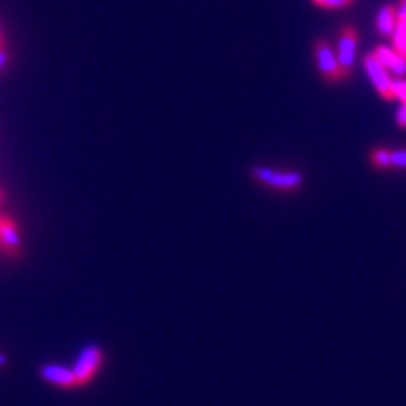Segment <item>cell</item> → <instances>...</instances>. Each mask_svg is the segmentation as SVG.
I'll use <instances>...</instances> for the list:
<instances>
[{
  "mask_svg": "<svg viewBox=\"0 0 406 406\" xmlns=\"http://www.w3.org/2000/svg\"><path fill=\"white\" fill-rule=\"evenodd\" d=\"M359 44V34L355 31L354 25H344L340 34H338V44H337V59L340 65L344 75L349 78L350 71H352L355 63V54H357Z\"/></svg>",
  "mask_w": 406,
  "mask_h": 406,
  "instance_id": "obj_5",
  "label": "cell"
},
{
  "mask_svg": "<svg viewBox=\"0 0 406 406\" xmlns=\"http://www.w3.org/2000/svg\"><path fill=\"white\" fill-rule=\"evenodd\" d=\"M0 48H6V42H4V31H2V24H0Z\"/></svg>",
  "mask_w": 406,
  "mask_h": 406,
  "instance_id": "obj_17",
  "label": "cell"
},
{
  "mask_svg": "<svg viewBox=\"0 0 406 406\" xmlns=\"http://www.w3.org/2000/svg\"><path fill=\"white\" fill-rule=\"evenodd\" d=\"M371 163L379 169L391 168V151L386 147H378L371 152Z\"/></svg>",
  "mask_w": 406,
  "mask_h": 406,
  "instance_id": "obj_10",
  "label": "cell"
},
{
  "mask_svg": "<svg viewBox=\"0 0 406 406\" xmlns=\"http://www.w3.org/2000/svg\"><path fill=\"white\" fill-rule=\"evenodd\" d=\"M104 350L99 345H87L80 350L78 357L73 364L75 378L78 386H87L90 381L95 378L97 372L100 371L102 364H104Z\"/></svg>",
  "mask_w": 406,
  "mask_h": 406,
  "instance_id": "obj_2",
  "label": "cell"
},
{
  "mask_svg": "<svg viewBox=\"0 0 406 406\" xmlns=\"http://www.w3.org/2000/svg\"><path fill=\"white\" fill-rule=\"evenodd\" d=\"M2 215L4 214H0V227H2Z\"/></svg>",
  "mask_w": 406,
  "mask_h": 406,
  "instance_id": "obj_19",
  "label": "cell"
},
{
  "mask_svg": "<svg viewBox=\"0 0 406 406\" xmlns=\"http://www.w3.org/2000/svg\"><path fill=\"white\" fill-rule=\"evenodd\" d=\"M7 355L4 354V352H0V369H2V367H6L7 366Z\"/></svg>",
  "mask_w": 406,
  "mask_h": 406,
  "instance_id": "obj_16",
  "label": "cell"
},
{
  "mask_svg": "<svg viewBox=\"0 0 406 406\" xmlns=\"http://www.w3.org/2000/svg\"><path fill=\"white\" fill-rule=\"evenodd\" d=\"M393 92H395V99H400L401 104H406V80H393Z\"/></svg>",
  "mask_w": 406,
  "mask_h": 406,
  "instance_id": "obj_12",
  "label": "cell"
},
{
  "mask_svg": "<svg viewBox=\"0 0 406 406\" xmlns=\"http://www.w3.org/2000/svg\"><path fill=\"white\" fill-rule=\"evenodd\" d=\"M400 4H406V0H400Z\"/></svg>",
  "mask_w": 406,
  "mask_h": 406,
  "instance_id": "obj_20",
  "label": "cell"
},
{
  "mask_svg": "<svg viewBox=\"0 0 406 406\" xmlns=\"http://www.w3.org/2000/svg\"><path fill=\"white\" fill-rule=\"evenodd\" d=\"M0 249L8 259L19 261L23 256V240H20L19 226L12 217L2 215V227H0Z\"/></svg>",
  "mask_w": 406,
  "mask_h": 406,
  "instance_id": "obj_6",
  "label": "cell"
},
{
  "mask_svg": "<svg viewBox=\"0 0 406 406\" xmlns=\"http://www.w3.org/2000/svg\"><path fill=\"white\" fill-rule=\"evenodd\" d=\"M372 53L376 54V58L379 59L381 65L386 68L388 71H391L393 75L403 76L406 75V58L400 51L386 48V46H376Z\"/></svg>",
  "mask_w": 406,
  "mask_h": 406,
  "instance_id": "obj_8",
  "label": "cell"
},
{
  "mask_svg": "<svg viewBox=\"0 0 406 406\" xmlns=\"http://www.w3.org/2000/svg\"><path fill=\"white\" fill-rule=\"evenodd\" d=\"M364 70H366L367 76H369L372 87L376 88V92L383 97L384 100H393L395 99V92H393V80L389 78V71L381 65V61L376 58V54L367 53L362 59Z\"/></svg>",
  "mask_w": 406,
  "mask_h": 406,
  "instance_id": "obj_4",
  "label": "cell"
},
{
  "mask_svg": "<svg viewBox=\"0 0 406 406\" xmlns=\"http://www.w3.org/2000/svg\"><path fill=\"white\" fill-rule=\"evenodd\" d=\"M39 376L44 383L53 384V386L59 389L78 388L73 369L61 366V364H44V366L39 367Z\"/></svg>",
  "mask_w": 406,
  "mask_h": 406,
  "instance_id": "obj_7",
  "label": "cell"
},
{
  "mask_svg": "<svg viewBox=\"0 0 406 406\" xmlns=\"http://www.w3.org/2000/svg\"><path fill=\"white\" fill-rule=\"evenodd\" d=\"M396 122L401 129H406V104H401V107L398 109Z\"/></svg>",
  "mask_w": 406,
  "mask_h": 406,
  "instance_id": "obj_14",
  "label": "cell"
},
{
  "mask_svg": "<svg viewBox=\"0 0 406 406\" xmlns=\"http://www.w3.org/2000/svg\"><path fill=\"white\" fill-rule=\"evenodd\" d=\"M352 2H354V0H352Z\"/></svg>",
  "mask_w": 406,
  "mask_h": 406,
  "instance_id": "obj_21",
  "label": "cell"
},
{
  "mask_svg": "<svg viewBox=\"0 0 406 406\" xmlns=\"http://www.w3.org/2000/svg\"><path fill=\"white\" fill-rule=\"evenodd\" d=\"M316 7L321 8H330V11H336V8L347 7L352 4V0H312Z\"/></svg>",
  "mask_w": 406,
  "mask_h": 406,
  "instance_id": "obj_11",
  "label": "cell"
},
{
  "mask_svg": "<svg viewBox=\"0 0 406 406\" xmlns=\"http://www.w3.org/2000/svg\"><path fill=\"white\" fill-rule=\"evenodd\" d=\"M8 58H11V54H8V51H7L6 48H0V73H2L4 68L7 66Z\"/></svg>",
  "mask_w": 406,
  "mask_h": 406,
  "instance_id": "obj_15",
  "label": "cell"
},
{
  "mask_svg": "<svg viewBox=\"0 0 406 406\" xmlns=\"http://www.w3.org/2000/svg\"><path fill=\"white\" fill-rule=\"evenodd\" d=\"M313 53H315L316 68H319L321 78L327 80V82H340V80L347 78L340 65H338L337 53L328 44L327 39H316L313 44Z\"/></svg>",
  "mask_w": 406,
  "mask_h": 406,
  "instance_id": "obj_3",
  "label": "cell"
},
{
  "mask_svg": "<svg viewBox=\"0 0 406 406\" xmlns=\"http://www.w3.org/2000/svg\"><path fill=\"white\" fill-rule=\"evenodd\" d=\"M398 27V17H396V7L393 4H386L378 11L376 16V29L381 36L393 37Z\"/></svg>",
  "mask_w": 406,
  "mask_h": 406,
  "instance_id": "obj_9",
  "label": "cell"
},
{
  "mask_svg": "<svg viewBox=\"0 0 406 406\" xmlns=\"http://www.w3.org/2000/svg\"><path fill=\"white\" fill-rule=\"evenodd\" d=\"M4 200H6V192H4V190L0 188V205H2Z\"/></svg>",
  "mask_w": 406,
  "mask_h": 406,
  "instance_id": "obj_18",
  "label": "cell"
},
{
  "mask_svg": "<svg viewBox=\"0 0 406 406\" xmlns=\"http://www.w3.org/2000/svg\"><path fill=\"white\" fill-rule=\"evenodd\" d=\"M391 168L406 169V149L391 151Z\"/></svg>",
  "mask_w": 406,
  "mask_h": 406,
  "instance_id": "obj_13",
  "label": "cell"
},
{
  "mask_svg": "<svg viewBox=\"0 0 406 406\" xmlns=\"http://www.w3.org/2000/svg\"><path fill=\"white\" fill-rule=\"evenodd\" d=\"M252 176L261 185L278 192H293L303 185V175L300 171H281V169L256 166L252 168Z\"/></svg>",
  "mask_w": 406,
  "mask_h": 406,
  "instance_id": "obj_1",
  "label": "cell"
}]
</instances>
